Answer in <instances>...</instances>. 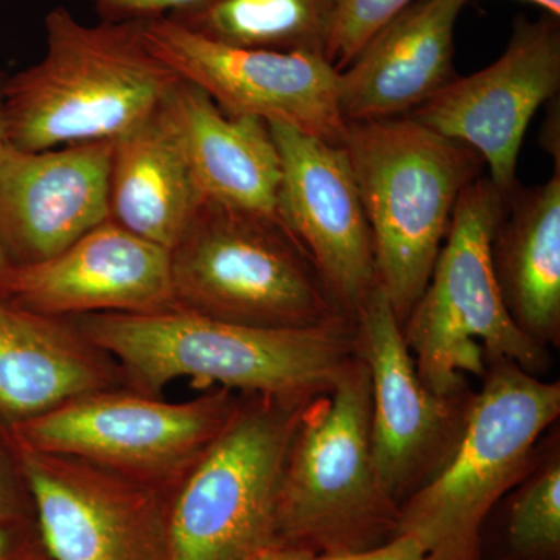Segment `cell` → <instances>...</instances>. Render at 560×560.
<instances>
[{
	"instance_id": "obj_1",
	"label": "cell",
	"mask_w": 560,
	"mask_h": 560,
	"mask_svg": "<svg viewBox=\"0 0 560 560\" xmlns=\"http://www.w3.org/2000/svg\"><path fill=\"white\" fill-rule=\"evenodd\" d=\"M119 364L128 388L162 396L175 381L243 396L313 399L335 388L359 357L355 323L264 329L171 308L70 318Z\"/></svg>"
},
{
	"instance_id": "obj_2",
	"label": "cell",
	"mask_w": 560,
	"mask_h": 560,
	"mask_svg": "<svg viewBox=\"0 0 560 560\" xmlns=\"http://www.w3.org/2000/svg\"><path fill=\"white\" fill-rule=\"evenodd\" d=\"M44 27V57L0 84L3 135L14 149L116 140L180 80L150 50L142 22L83 24L55 7Z\"/></svg>"
},
{
	"instance_id": "obj_3",
	"label": "cell",
	"mask_w": 560,
	"mask_h": 560,
	"mask_svg": "<svg viewBox=\"0 0 560 560\" xmlns=\"http://www.w3.org/2000/svg\"><path fill=\"white\" fill-rule=\"evenodd\" d=\"M341 147L359 186L377 285L405 320L433 272L464 189L485 161L410 116L349 121Z\"/></svg>"
},
{
	"instance_id": "obj_4",
	"label": "cell",
	"mask_w": 560,
	"mask_h": 560,
	"mask_svg": "<svg viewBox=\"0 0 560 560\" xmlns=\"http://www.w3.org/2000/svg\"><path fill=\"white\" fill-rule=\"evenodd\" d=\"M371 377L361 357L305 405L280 482L278 545L315 556L372 550L399 534L371 442Z\"/></svg>"
},
{
	"instance_id": "obj_5",
	"label": "cell",
	"mask_w": 560,
	"mask_h": 560,
	"mask_svg": "<svg viewBox=\"0 0 560 560\" xmlns=\"http://www.w3.org/2000/svg\"><path fill=\"white\" fill-rule=\"evenodd\" d=\"M168 253L180 311L264 329L355 323L275 217L205 201Z\"/></svg>"
},
{
	"instance_id": "obj_6",
	"label": "cell",
	"mask_w": 560,
	"mask_h": 560,
	"mask_svg": "<svg viewBox=\"0 0 560 560\" xmlns=\"http://www.w3.org/2000/svg\"><path fill=\"white\" fill-rule=\"evenodd\" d=\"M506 209L489 176L464 189L429 283L401 326L420 378L436 393L459 388L466 374L481 378L485 352L534 377L552 368L550 349L515 326L493 271L490 248Z\"/></svg>"
},
{
	"instance_id": "obj_7",
	"label": "cell",
	"mask_w": 560,
	"mask_h": 560,
	"mask_svg": "<svg viewBox=\"0 0 560 560\" xmlns=\"http://www.w3.org/2000/svg\"><path fill=\"white\" fill-rule=\"evenodd\" d=\"M559 418V382L485 352L466 436L451 464L401 504L399 534L418 537L429 560H478L482 523L522 480L537 442Z\"/></svg>"
},
{
	"instance_id": "obj_8",
	"label": "cell",
	"mask_w": 560,
	"mask_h": 560,
	"mask_svg": "<svg viewBox=\"0 0 560 560\" xmlns=\"http://www.w3.org/2000/svg\"><path fill=\"white\" fill-rule=\"evenodd\" d=\"M311 400L242 394L230 423L173 492L172 560H254L278 547L283 467Z\"/></svg>"
},
{
	"instance_id": "obj_9",
	"label": "cell",
	"mask_w": 560,
	"mask_h": 560,
	"mask_svg": "<svg viewBox=\"0 0 560 560\" xmlns=\"http://www.w3.org/2000/svg\"><path fill=\"white\" fill-rule=\"evenodd\" d=\"M241 401L242 394L224 388L168 401L120 385L88 390L11 425L25 451L88 460L173 495Z\"/></svg>"
},
{
	"instance_id": "obj_10",
	"label": "cell",
	"mask_w": 560,
	"mask_h": 560,
	"mask_svg": "<svg viewBox=\"0 0 560 560\" xmlns=\"http://www.w3.org/2000/svg\"><path fill=\"white\" fill-rule=\"evenodd\" d=\"M355 327L371 377L372 455L383 488L400 508L455 458L477 390L467 382L436 393L423 383L381 287L360 305Z\"/></svg>"
},
{
	"instance_id": "obj_11",
	"label": "cell",
	"mask_w": 560,
	"mask_h": 560,
	"mask_svg": "<svg viewBox=\"0 0 560 560\" xmlns=\"http://www.w3.org/2000/svg\"><path fill=\"white\" fill-rule=\"evenodd\" d=\"M150 50L231 116L283 125L341 145L340 72L323 55L237 49L161 18L142 22Z\"/></svg>"
},
{
	"instance_id": "obj_12",
	"label": "cell",
	"mask_w": 560,
	"mask_h": 560,
	"mask_svg": "<svg viewBox=\"0 0 560 560\" xmlns=\"http://www.w3.org/2000/svg\"><path fill=\"white\" fill-rule=\"evenodd\" d=\"M24 460L51 560H172L171 493L72 456Z\"/></svg>"
},
{
	"instance_id": "obj_13",
	"label": "cell",
	"mask_w": 560,
	"mask_h": 560,
	"mask_svg": "<svg viewBox=\"0 0 560 560\" xmlns=\"http://www.w3.org/2000/svg\"><path fill=\"white\" fill-rule=\"evenodd\" d=\"M560 88L559 18H517L503 55L469 77H456L410 117L466 143L489 165L506 200L517 191L518 154L534 114Z\"/></svg>"
},
{
	"instance_id": "obj_14",
	"label": "cell",
	"mask_w": 560,
	"mask_h": 560,
	"mask_svg": "<svg viewBox=\"0 0 560 560\" xmlns=\"http://www.w3.org/2000/svg\"><path fill=\"white\" fill-rule=\"evenodd\" d=\"M268 127L282 162L279 220L355 320L360 305L377 287V276L371 228L348 153L294 128Z\"/></svg>"
},
{
	"instance_id": "obj_15",
	"label": "cell",
	"mask_w": 560,
	"mask_h": 560,
	"mask_svg": "<svg viewBox=\"0 0 560 560\" xmlns=\"http://www.w3.org/2000/svg\"><path fill=\"white\" fill-rule=\"evenodd\" d=\"M113 149L114 140L0 147V245L13 267L50 259L109 220Z\"/></svg>"
},
{
	"instance_id": "obj_16",
	"label": "cell",
	"mask_w": 560,
	"mask_h": 560,
	"mask_svg": "<svg viewBox=\"0 0 560 560\" xmlns=\"http://www.w3.org/2000/svg\"><path fill=\"white\" fill-rule=\"evenodd\" d=\"M7 298L62 319L171 311V253L106 220L57 256L13 267Z\"/></svg>"
},
{
	"instance_id": "obj_17",
	"label": "cell",
	"mask_w": 560,
	"mask_h": 560,
	"mask_svg": "<svg viewBox=\"0 0 560 560\" xmlns=\"http://www.w3.org/2000/svg\"><path fill=\"white\" fill-rule=\"evenodd\" d=\"M469 0H415L340 70L345 124L394 119L456 79L455 28Z\"/></svg>"
},
{
	"instance_id": "obj_18",
	"label": "cell",
	"mask_w": 560,
	"mask_h": 560,
	"mask_svg": "<svg viewBox=\"0 0 560 560\" xmlns=\"http://www.w3.org/2000/svg\"><path fill=\"white\" fill-rule=\"evenodd\" d=\"M124 385L119 364L70 319L0 296V412L24 422L88 390Z\"/></svg>"
},
{
	"instance_id": "obj_19",
	"label": "cell",
	"mask_w": 560,
	"mask_h": 560,
	"mask_svg": "<svg viewBox=\"0 0 560 560\" xmlns=\"http://www.w3.org/2000/svg\"><path fill=\"white\" fill-rule=\"evenodd\" d=\"M165 105L205 201L279 219L282 162L268 124L224 113L184 80Z\"/></svg>"
},
{
	"instance_id": "obj_20",
	"label": "cell",
	"mask_w": 560,
	"mask_h": 560,
	"mask_svg": "<svg viewBox=\"0 0 560 560\" xmlns=\"http://www.w3.org/2000/svg\"><path fill=\"white\" fill-rule=\"evenodd\" d=\"M205 198L167 105L114 140L109 220L171 250Z\"/></svg>"
},
{
	"instance_id": "obj_21",
	"label": "cell",
	"mask_w": 560,
	"mask_h": 560,
	"mask_svg": "<svg viewBox=\"0 0 560 560\" xmlns=\"http://www.w3.org/2000/svg\"><path fill=\"white\" fill-rule=\"evenodd\" d=\"M492 265L515 326L560 348V164L540 186L518 187L493 235Z\"/></svg>"
},
{
	"instance_id": "obj_22",
	"label": "cell",
	"mask_w": 560,
	"mask_h": 560,
	"mask_svg": "<svg viewBox=\"0 0 560 560\" xmlns=\"http://www.w3.org/2000/svg\"><path fill=\"white\" fill-rule=\"evenodd\" d=\"M335 5L337 0H205L168 20L237 49L326 57Z\"/></svg>"
},
{
	"instance_id": "obj_23",
	"label": "cell",
	"mask_w": 560,
	"mask_h": 560,
	"mask_svg": "<svg viewBox=\"0 0 560 560\" xmlns=\"http://www.w3.org/2000/svg\"><path fill=\"white\" fill-rule=\"evenodd\" d=\"M478 560H560V425L534 448L522 480L489 512Z\"/></svg>"
},
{
	"instance_id": "obj_24",
	"label": "cell",
	"mask_w": 560,
	"mask_h": 560,
	"mask_svg": "<svg viewBox=\"0 0 560 560\" xmlns=\"http://www.w3.org/2000/svg\"><path fill=\"white\" fill-rule=\"evenodd\" d=\"M415 0H337L326 58L335 69L348 68L364 44Z\"/></svg>"
},
{
	"instance_id": "obj_25",
	"label": "cell",
	"mask_w": 560,
	"mask_h": 560,
	"mask_svg": "<svg viewBox=\"0 0 560 560\" xmlns=\"http://www.w3.org/2000/svg\"><path fill=\"white\" fill-rule=\"evenodd\" d=\"M35 518V501L25 470L24 448L10 420L0 412V525Z\"/></svg>"
},
{
	"instance_id": "obj_26",
	"label": "cell",
	"mask_w": 560,
	"mask_h": 560,
	"mask_svg": "<svg viewBox=\"0 0 560 560\" xmlns=\"http://www.w3.org/2000/svg\"><path fill=\"white\" fill-rule=\"evenodd\" d=\"M205 0H94L101 21L147 22L171 18L200 5Z\"/></svg>"
},
{
	"instance_id": "obj_27",
	"label": "cell",
	"mask_w": 560,
	"mask_h": 560,
	"mask_svg": "<svg viewBox=\"0 0 560 560\" xmlns=\"http://www.w3.org/2000/svg\"><path fill=\"white\" fill-rule=\"evenodd\" d=\"M0 560H51L36 518L0 525Z\"/></svg>"
},
{
	"instance_id": "obj_28",
	"label": "cell",
	"mask_w": 560,
	"mask_h": 560,
	"mask_svg": "<svg viewBox=\"0 0 560 560\" xmlns=\"http://www.w3.org/2000/svg\"><path fill=\"white\" fill-rule=\"evenodd\" d=\"M315 560H429V556L418 537L399 534L372 550L316 556Z\"/></svg>"
},
{
	"instance_id": "obj_29",
	"label": "cell",
	"mask_w": 560,
	"mask_h": 560,
	"mask_svg": "<svg viewBox=\"0 0 560 560\" xmlns=\"http://www.w3.org/2000/svg\"><path fill=\"white\" fill-rule=\"evenodd\" d=\"M316 556L312 552L300 550V548L272 547L270 550L261 552L254 560H315Z\"/></svg>"
},
{
	"instance_id": "obj_30",
	"label": "cell",
	"mask_w": 560,
	"mask_h": 560,
	"mask_svg": "<svg viewBox=\"0 0 560 560\" xmlns=\"http://www.w3.org/2000/svg\"><path fill=\"white\" fill-rule=\"evenodd\" d=\"M11 270H13V265L0 245V296L2 298H7V283H9Z\"/></svg>"
},
{
	"instance_id": "obj_31",
	"label": "cell",
	"mask_w": 560,
	"mask_h": 560,
	"mask_svg": "<svg viewBox=\"0 0 560 560\" xmlns=\"http://www.w3.org/2000/svg\"><path fill=\"white\" fill-rule=\"evenodd\" d=\"M523 2L536 3V5L547 10V14L560 18V0H523Z\"/></svg>"
},
{
	"instance_id": "obj_32",
	"label": "cell",
	"mask_w": 560,
	"mask_h": 560,
	"mask_svg": "<svg viewBox=\"0 0 560 560\" xmlns=\"http://www.w3.org/2000/svg\"><path fill=\"white\" fill-rule=\"evenodd\" d=\"M5 143V135H3V121H2V103H0V147Z\"/></svg>"
}]
</instances>
